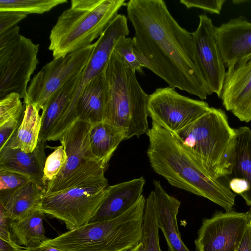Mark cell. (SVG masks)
<instances>
[{"label":"cell","instance_id":"ba28073f","mask_svg":"<svg viewBox=\"0 0 251 251\" xmlns=\"http://www.w3.org/2000/svg\"><path fill=\"white\" fill-rule=\"evenodd\" d=\"M16 25L0 34V98L17 93L25 99L38 64L39 45L19 33Z\"/></svg>","mask_w":251,"mask_h":251},{"label":"cell","instance_id":"8992f818","mask_svg":"<svg viewBox=\"0 0 251 251\" xmlns=\"http://www.w3.org/2000/svg\"><path fill=\"white\" fill-rule=\"evenodd\" d=\"M126 4V0H72L50 31L49 50L53 58L91 45Z\"/></svg>","mask_w":251,"mask_h":251},{"label":"cell","instance_id":"d590c367","mask_svg":"<svg viewBox=\"0 0 251 251\" xmlns=\"http://www.w3.org/2000/svg\"><path fill=\"white\" fill-rule=\"evenodd\" d=\"M0 238L6 240H12L10 232V220L7 217L3 208L0 206Z\"/></svg>","mask_w":251,"mask_h":251},{"label":"cell","instance_id":"9a60e30c","mask_svg":"<svg viewBox=\"0 0 251 251\" xmlns=\"http://www.w3.org/2000/svg\"><path fill=\"white\" fill-rule=\"evenodd\" d=\"M216 40L228 68L251 57V23L241 16L215 26Z\"/></svg>","mask_w":251,"mask_h":251},{"label":"cell","instance_id":"f35d334b","mask_svg":"<svg viewBox=\"0 0 251 251\" xmlns=\"http://www.w3.org/2000/svg\"><path fill=\"white\" fill-rule=\"evenodd\" d=\"M25 251H66L56 248L50 246L41 245L34 248H26Z\"/></svg>","mask_w":251,"mask_h":251},{"label":"cell","instance_id":"9c48e42d","mask_svg":"<svg viewBox=\"0 0 251 251\" xmlns=\"http://www.w3.org/2000/svg\"><path fill=\"white\" fill-rule=\"evenodd\" d=\"M95 43L65 56L53 58L33 77L24 102L34 104L42 111L58 89L80 74L93 52Z\"/></svg>","mask_w":251,"mask_h":251},{"label":"cell","instance_id":"ffe728a7","mask_svg":"<svg viewBox=\"0 0 251 251\" xmlns=\"http://www.w3.org/2000/svg\"><path fill=\"white\" fill-rule=\"evenodd\" d=\"M106 105L103 73L93 78L83 88L76 105L77 119L92 125L103 122Z\"/></svg>","mask_w":251,"mask_h":251},{"label":"cell","instance_id":"1f68e13d","mask_svg":"<svg viewBox=\"0 0 251 251\" xmlns=\"http://www.w3.org/2000/svg\"><path fill=\"white\" fill-rule=\"evenodd\" d=\"M225 0H180L187 8H198L211 13L220 14Z\"/></svg>","mask_w":251,"mask_h":251},{"label":"cell","instance_id":"52a82bcc","mask_svg":"<svg viewBox=\"0 0 251 251\" xmlns=\"http://www.w3.org/2000/svg\"><path fill=\"white\" fill-rule=\"evenodd\" d=\"M175 134L210 176L220 180L229 176L236 133L222 109L210 107Z\"/></svg>","mask_w":251,"mask_h":251},{"label":"cell","instance_id":"484cf974","mask_svg":"<svg viewBox=\"0 0 251 251\" xmlns=\"http://www.w3.org/2000/svg\"><path fill=\"white\" fill-rule=\"evenodd\" d=\"M141 241L145 251H162L153 200L151 193L146 199Z\"/></svg>","mask_w":251,"mask_h":251},{"label":"cell","instance_id":"74e56055","mask_svg":"<svg viewBox=\"0 0 251 251\" xmlns=\"http://www.w3.org/2000/svg\"><path fill=\"white\" fill-rule=\"evenodd\" d=\"M26 247H23L16 243L13 240H6L0 238V251H25Z\"/></svg>","mask_w":251,"mask_h":251},{"label":"cell","instance_id":"60d3db41","mask_svg":"<svg viewBox=\"0 0 251 251\" xmlns=\"http://www.w3.org/2000/svg\"><path fill=\"white\" fill-rule=\"evenodd\" d=\"M246 1H245V0H236V1H233V2L236 3V4H239L241 2H246Z\"/></svg>","mask_w":251,"mask_h":251},{"label":"cell","instance_id":"b9f144b4","mask_svg":"<svg viewBox=\"0 0 251 251\" xmlns=\"http://www.w3.org/2000/svg\"><path fill=\"white\" fill-rule=\"evenodd\" d=\"M250 212L251 215V210L250 211Z\"/></svg>","mask_w":251,"mask_h":251},{"label":"cell","instance_id":"e575fe53","mask_svg":"<svg viewBox=\"0 0 251 251\" xmlns=\"http://www.w3.org/2000/svg\"><path fill=\"white\" fill-rule=\"evenodd\" d=\"M228 186L236 195L243 197L249 189L248 183L244 179L231 177L228 179Z\"/></svg>","mask_w":251,"mask_h":251},{"label":"cell","instance_id":"d6a6232c","mask_svg":"<svg viewBox=\"0 0 251 251\" xmlns=\"http://www.w3.org/2000/svg\"><path fill=\"white\" fill-rule=\"evenodd\" d=\"M27 17V15L14 11H0V34L13 27Z\"/></svg>","mask_w":251,"mask_h":251},{"label":"cell","instance_id":"603a6c76","mask_svg":"<svg viewBox=\"0 0 251 251\" xmlns=\"http://www.w3.org/2000/svg\"><path fill=\"white\" fill-rule=\"evenodd\" d=\"M126 130L101 122L92 125L89 143L94 156L107 166L120 143L126 139Z\"/></svg>","mask_w":251,"mask_h":251},{"label":"cell","instance_id":"277c9868","mask_svg":"<svg viewBox=\"0 0 251 251\" xmlns=\"http://www.w3.org/2000/svg\"><path fill=\"white\" fill-rule=\"evenodd\" d=\"M103 74L106 94L103 122L125 129L126 139L146 133L149 95L140 86L136 72L113 50Z\"/></svg>","mask_w":251,"mask_h":251},{"label":"cell","instance_id":"4dcf8cb0","mask_svg":"<svg viewBox=\"0 0 251 251\" xmlns=\"http://www.w3.org/2000/svg\"><path fill=\"white\" fill-rule=\"evenodd\" d=\"M30 180L22 175L0 170V191L14 190L20 188Z\"/></svg>","mask_w":251,"mask_h":251},{"label":"cell","instance_id":"4fadbf2b","mask_svg":"<svg viewBox=\"0 0 251 251\" xmlns=\"http://www.w3.org/2000/svg\"><path fill=\"white\" fill-rule=\"evenodd\" d=\"M92 125L77 119L62 134L59 140L66 152L67 161L55 179L47 184L45 194L54 191L87 163L97 160L90 146L89 133Z\"/></svg>","mask_w":251,"mask_h":251},{"label":"cell","instance_id":"8fae6325","mask_svg":"<svg viewBox=\"0 0 251 251\" xmlns=\"http://www.w3.org/2000/svg\"><path fill=\"white\" fill-rule=\"evenodd\" d=\"M250 211H216L202 221L195 241L197 251H236L246 226Z\"/></svg>","mask_w":251,"mask_h":251},{"label":"cell","instance_id":"cb8c5ba5","mask_svg":"<svg viewBox=\"0 0 251 251\" xmlns=\"http://www.w3.org/2000/svg\"><path fill=\"white\" fill-rule=\"evenodd\" d=\"M39 111L34 104L25 103L22 121L6 146L20 149L26 153L34 151L38 143L41 127Z\"/></svg>","mask_w":251,"mask_h":251},{"label":"cell","instance_id":"ac0fdd59","mask_svg":"<svg viewBox=\"0 0 251 251\" xmlns=\"http://www.w3.org/2000/svg\"><path fill=\"white\" fill-rule=\"evenodd\" d=\"M46 147V141L38 142L33 152L26 153L6 145L0 150V170L22 175L46 189L43 180Z\"/></svg>","mask_w":251,"mask_h":251},{"label":"cell","instance_id":"44dd1931","mask_svg":"<svg viewBox=\"0 0 251 251\" xmlns=\"http://www.w3.org/2000/svg\"><path fill=\"white\" fill-rule=\"evenodd\" d=\"M80 74L58 89L49 100L41 115V127L38 142L47 141L75 92Z\"/></svg>","mask_w":251,"mask_h":251},{"label":"cell","instance_id":"d6986e66","mask_svg":"<svg viewBox=\"0 0 251 251\" xmlns=\"http://www.w3.org/2000/svg\"><path fill=\"white\" fill-rule=\"evenodd\" d=\"M45 191V188L30 180L20 188L0 191V206L10 221L21 220L38 209Z\"/></svg>","mask_w":251,"mask_h":251},{"label":"cell","instance_id":"30bf717a","mask_svg":"<svg viewBox=\"0 0 251 251\" xmlns=\"http://www.w3.org/2000/svg\"><path fill=\"white\" fill-rule=\"evenodd\" d=\"M210 108L206 102L181 95L170 86L156 89L149 95L148 102L152 122L174 134L197 120Z\"/></svg>","mask_w":251,"mask_h":251},{"label":"cell","instance_id":"f546056e","mask_svg":"<svg viewBox=\"0 0 251 251\" xmlns=\"http://www.w3.org/2000/svg\"><path fill=\"white\" fill-rule=\"evenodd\" d=\"M114 50L129 67L135 72L144 74L143 71L144 67L135 50L133 38L122 37L117 42Z\"/></svg>","mask_w":251,"mask_h":251},{"label":"cell","instance_id":"ab89813d","mask_svg":"<svg viewBox=\"0 0 251 251\" xmlns=\"http://www.w3.org/2000/svg\"><path fill=\"white\" fill-rule=\"evenodd\" d=\"M126 251H145V250L143 243L140 241L135 246Z\"/></svg>","mask_w":251,"mask_h":251},{"label":"cell","instance_id":"836d02e7","mask_svg":"<svg viewBox=\"0 0 251 251\" xmlns=\"http://www.w3.org/2000/svg\"><path fill=\"white\" fill-rule=\"evenodd\" d=\"M19 120H11L0 125V150L7 144L20 126Z\"/></svg>","mask_w":251,"mask_h":251},{"label":"cell","instance_id":"7402d4cb","mask_svg":"<svg viewBox=\"0 0 251 251\" xmlns=\"http://www.w3.org/2000/svg\"><path fill=\"white\" fill-rule=\"evenodd\" d=\"M235 133L229 177L241 178L248 183L249 190L242 198L251 206V129L240 126L235 128Z\"/></svg>","mask_w":251,"mask_h":251},{"label":"cell","instance_id":"3957f363","mask_svg":"<svg viewBox=\"0 0 251 251\" xmlns=\"http://www.w3.org/2000/svg\"><path fill=\"white\" fill-rule=\"evenodd\" d=\"M106 167L98 160L89 162L54 191L44 193L38 209L63 221L69 230L89 223L108 186Z\"/></svg>","mask_w":251,"mask_h":251},{"label":"cell","instance_id":"7a4b0ae2","mask_svg":"<svg viewBox=\"0 0 251 251\" xmlns=\"http://www.w3.org/2000/svg\"><path fill=\"white\" fill-rule=\"evenodd\" d=\"M146 134L147 153L155 173L175 187L206 198L226 212L232 210L236 195L220 179L210 176L175 134L153 122Z\"/></svg>","mask_w":251,"mask_h":251},{"label":"cell","instance_id":"5bb4252c","mask_svg":"<svg viewBox=\"0 0 251 251\" xmlns=\"http://www.w3.org/2000/svg\"><path fill=\"white\" fill-rule=\"evenodd\" d=\"M220 98L240 121H251V57L227 68Z\"/></svg>","mask_w":251,"mask_h":251},{"label":"cell","instance_id":"5b68a950","mask_svg":"<svg viewBox=\"0 0 251 251\" xmlns=\"http://www.w3.org/2000/svg\"><path fill=\"white\" fill-rule=\"evenodd\" d=\"M146 199L142 195L120 216L90 222L69 230L41 245L66 251H126L141 241Z\"/></svg>","mask_w":251,"mask_h":251},{"label":"cell","instance_id":"7c38bea8","mask_svg":"<svg viewBox=\"0 0 251 251\" xmlns=\"http://www.w3.org/2000/svg\"><path fill=\"white\" fill-rule=\"evenodd\" d=\"M199 20L197 29L192 33L195 61L206 84L220 98L226 71L215 26L205 14L200 15Z\"/></svg>","mask_w":251,"mask_h":251},{"label":"cell","instance_id":"8d00e7d4","mask_svg":"<svg viewBox=\"0 0 251 251\" xmlns=\"http://www.w3.org/2000/svg\"><path fill=\"white\" fill-rule=\"evenodd\" d=\"M236 251H251V221L246 226Z\"/></svg>","mask_w":251,"mask_h":251},{"label":"cell","instance_id":"e0dca14e","mask_svg":"<svg viewBox=\"0 0 251 251\" xmlns=\"http://www.w3.org/2000/svg\"><path fill=\"white\" fill-rule=\"evenodd\" d=\"M151 192L156 213L158 226L163 233L169 251H190L180 238L177 215L180 202L169 195L158 180H154Z\"/></svg>","mask_w":251,"mask_h":251},{"label":"cell","instance_id":"4316f807","mask_svg":"<svg viewBox=\"0 0 251 251\" xmlns=\"http://www.w3.org/2000/svg\"><path fill=\"white\" fill-rule=\"evenodd\" d=\"M67 0H0V11H14L25 14H43Z\"/></svg>","mask_w":251,"mask_h":251},{"label":"cell","instance_id":"d4e9b609","mask_svg":"<svg viewBox=\"0 0 251 251\" xmlns=\"http://www.w3.org/2000/svg\"><path fill=\"white\" fill-rule=\"evenodd\" d=\"M44 214L37 209L23 219L10 221L11 232L19 245L34 248L49 239L43 226Z\"/></svg>","mask_w":251,"mask_h":251},{"label":"cell","instance_id":"2e32d148","mask_svg":"<svg viewBox=\"0 0 251 251\" xmlns=\"http://www.w3.org/2000/svg\"><path fill=\"white\" fill-rule=\"evenodd\" d=\"M145 184V179L142 176L108 186L100 205L90 222L110 220L124 213L143 195Z\"/></svg>","mask_w":251,"mask_h":251},{"label":"cell","instance_id":"83f0119b","mask_svg":"<svg viewBox=\"0 0 251 251\" xmlns=\"http://www.w3.org/2000/svg\"><path fill=\"white\" fill-rule=\"evenodd\" d=\"M67 161V155L62 145L57 147L45 161L43 171V180L47 184L58 176Z\"/></svg>","mask_w":251,"mask_h":251},{"label":"cell","instance_id":"6da1fadb","mask_svg":"<svg viewBox=\"0 0 251 251\" xmlns=\"http://www.w3.org/2000/svg\"><path fill=\"white\" fill-rule=\"evenodd\" d=\"M126 6L134 30V49L144 68L170 87L202 100L212 95L195 61L192 33L178 24L165 2L129 0Z\"/></svg>","mask_w":251,"mask_h":251},{"label":"cell","instance_id":"f1b7e54d","mask_svg":"<svg viewBox=\"0 0 251 251\" xmlns=\"http://www.w3.org/2000/svg\"><path fill=\"white\" fill-rule=\"evenodd\" d=\"M21 97L17 93H11L0 100V125L11 120H20L23 106Z\"/></svg>","mask_w":251,"mask_h":251}]
</instances>
